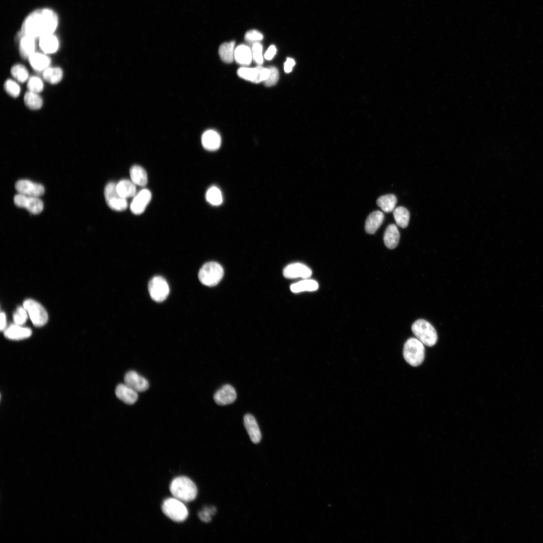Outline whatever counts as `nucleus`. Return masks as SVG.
Listing matches in <instances>:
<instances>
[{"mask_svg":"<svg viewBox=\"0 0 543 543\" xmlns=\"http://www.w3.org/2000/svg\"><path fill=\"white\" fill-rule=\"evenodd\" d=\"M414 335L424 345L432 346L437 341V332L434 327L427 321L420 319L415 321L411 326Z\"/></svg>","mask_w":543,"mask_h":543,"instance_id":"nucleus-4","label":"nucleus"},{"mask_svg":"<svg viewBox=\"0 0 543 543\" xmlns=\"http://www.w3.org/2000/svg\"><path fill=\"white\" fill-rule=\"evenodd\" d=\"M170 491L174 498L183 501L194 500L197 495V489L194 483L186 477H178L172 480Z\"/></svg>","mask_w":543,"mask_h":543,"instance_id":"nucleus-2","label":"nucleus"},{"mask_svg":"<svg viewBox=\"0 0 543 543\" xmlns=\"http://www.w3.org/2000/svg\"><path fill=\"white\" fill-rule=\"evenodd\" d=\"M252 59L259 65L262 64L263 61L262 56V46L259 42L254 43L251 48Z\"/></svg>","mask_w":543,"mask_h":543,"instance_id":"nucleus-40","label":"nucleus"},{"mask_svg":"<svg viewBox=\"0 0 543 543\" xmlns=\"http://www.w3.org/2000/svg\"><path fill=\"white\" fill-rule=\"evenodd\" d=\"M0 319H1L0 328H1V331H3V330H5L6 329V324H7V322H6V315H5V313L1 312Z\"/></svg>","mask_w":543,"mask_h":543,"instance_id":"nucleus-46","label":"nucleus"},{"mask_svg":"<svg viewBox=\"0 0 543 543\" xmlns=\"http://www.w3.org/2000/svg\"><path fill=\"white\" fill-rule=\"evenodd\" d=\"M131 180L136 185L143 187L146 185L148 179L145 169L141 166L135 165L130 170Z\"/></svg>","mask_w":543,"mask_h":543,"instance_id":"nucleus-25","label":"nucleus"},{"mask_svg":"<svg viewBox=\"0 0 543 543\" xmlns=\"http://www.w3.org/2000/svg\"><path fill=\"white\" fill-rule=\"evenodd\" d=\"M57 24L55 14L49 10L37 11L30 15L22 28L24 35L34 38L52 34Z\"/></svg>","mask_w":543,"mask_h":543,"instance_id":"nucleus-1","label":"nucleus"},{"mask_svg":"<svg viewBox=\"0 0 543 543\" xmlns=\"http://www.w3.org/2000/svg\"><path fill=\"white\" fill-rule=\"evenodd\" d=\"M28 58L32 67L38 71L44 70L50 63L48 57L39 53L34 52Z\"/></svg>","mask_w":543,"mask_h":543,"instance_id":"nucleus-26","label":"nucleus"},{"mask_svg":"<svg viewBox=\"0 0 543 543\" xmlns=\"http://www.w3.org/2000/svg\"><path fill=\"white\" fill-rule=\"evenodd\" d=\"M43 83L38 77H31L28 80L27 87L29 91L36 93L41 92L43 89Z\"/></svg>","mask_w":543,"mask_h":543,"instance_id":"nucleus-38","label":"nucleus"},{"mask_svg":"<svg viewBox=\"0 0 543 543\" xmlns=\"http://www.w3.org/2000/svg\"><path fill=\"white\" fill-rule=\"evenodd\" d=\"M244 38L248 42L255 43L263 39V35L256 30H251L246 33Z\"/></svg>","mask_w":543,"mask_h":543,"instance_id":"nucleus-43","label":"nucleus"},{"mask_svg":"<svg viewBox=\"0 0 543 543\" xmlns=\"http://www.w3.org/2000/svg\"><path fill=\"white\" fill-rule=\"evenodd\" d=\"M295 64V60L291 58H287L284 63V70L286 73L290 72Z\"/></svg>","mask_w":543,"mask_h":543,"instance_id":"nucleus-45","label":"nucleus"},{"mask_svg":"<svg viewBox=\"0 0 543 543\" xmlns=\"http://www.w3.org/2000/svg\"><path fill=\"white\" fill-rule=\"evenodd\" d=\"M283 275L287 278H307L311 276L312 270L303 263H294L284 268Z\"/></svg>","mask_w":543,"mask_h":543,"instance_id":"nucleus-16","label":"nucleus"},{"mask_svg":"<svg viewBox=\"0 0 543 543\" xmlns=\"http://www.w3.org/2000/svg\"><path fill=\"white\" fill-rule=\"evenodd\" d=\"M31 334L32 331L30 328L16 324L11 325L4 330L5 337L11 340L24 339L29 337Z\"/></svg>","mask_w":543,"mask_h":543,"instance_id":"nucleus-19","label":"nucleus"},{"mask_svg":"<svg viewBox=\"0 0 543 543\" xmlns=\"http://www.w3.org/2000/svg\"><path fill=\"white\" fill-rule=\"evenodd\" d=\"M269 70L268 78L263 82L265 86L269 87L275 85L278 81L279 74L277 68L274 66L268 67Z\"/></svg>","mask_w":543,"mask_h":543,"instance_id":"nucleus-41","label":"nucleus"},{"mask_svg":"<svg viewBox=\"0 0 543 543\" xmlns=\"http://www.w3.org/2000/svg\"><path fill=\"white\" fill-rule=\"evenodd\" d=\"M244 424L252 442L257 443L261 438V434L257 421L253 416L247 414L244 416Z\"/></svg>","mask_w":543,"mask_h":543,"instance_id":"nucleus-17","label":"nucleus"},{"mask_svg":"<svg viewBox=\"0 0 543 543\" xmlns=\"http://www.w3.org/2000/svg\"><path fill=\"white\" fill-rule=\"evenodd\" d=\"M163 512L171 520L176 522L184 521L188 516L186 506L175 498H168L164 501L162 505Z\"/></svg>","mask_w":543,"mask_h":543,"instance_id":"nucleus-6","label":"nucleus"},{"mask_svg":"<svg viewBox=\"0 0 543 543\" xmlns=\"http://www.w3.org/2000/svg\"><path fill=\"white\" fill-rule=\"evenodd\" d=\"M400 239V233L397 227L395 224H390L386 228L384 234V242L386 246L389 249H394L398 245Z\"/></svg>","mask_w":543,"mask_h":543,"instance_id":"nucleus-22","label":"nucleus"},{"mask_svg":"<svg viewBox=\"0 0 543 543\" xmlns=\"http://www.w3.org/2000/svg\"><path fill=\"white\" fill-rule=\"evenodd\" d=\"M23 306L26 309L33 324L36 326H42L48 321V314L44 307L32 299L26 300Z\"/></svg>","mask_w":543,"mask_h":543,"instance_id":"nucleus-7","label":"nucleus"},{"mask_svg":"<svg viewBox=\"0 0 543 543\" xmlns=\"http://www.w3.org/2000/svg\"><path fill=\"white\" fill-rule=\"evenodd\" d=\"M235 42L231 41L222 44L219 48V55L224 62L231 63L234 59Z\"/></svg>","mask_w":543,"mask_h":543,"instance_id":"nucleus-29","label":"nucleus"},{"mask_svg":"<svg viewBox=\"0 0 543 543\" xmlns=\"http://www.w3.org/2000/svg\"><path fill=\"white\" fill-rule=\"evenodd\" d=\"M207 201L211 205L218 206L223 202V196L221 191L217 187L214 186L208 189L206 194Z\"/></svg>","mask_w":543,"mask_h":543,"instance_id":"nucleus-35","label":"nucleus"},{"mask_svg":"<svg viewBox=\"0 0 543 543\" xmlns=\"http://www.w3.org/2000/svg\"><path fill=\"white\" fill-rule=\"evenodd\" d=\"M104 195L106 203L111 209L122 211L127 209V199L119 194L116 189V184L114 183L111 182L106 185Z\"/></svg>","mask_w":543,"mask_h":543,"instance_id":"nucleus-8","label":"nucleus"},{"mask_svg":"<svg viewBox=\"0 0 543 543\" xmlns=\"http://www.w3.org/2000/svg\"><path fill=\"white\" fill-rule=\"evenodd\" d=\"M24 102L29 108L32 110L39 109L43 105V100L38 93L30 91L25 94Z\"/></svg>","mask_w":543,"mask_h":543,"instance_id":"nucleus-34","label":"nucleus"},{"mask_svg":"<svg viewBox=\"0 0 543 543\" xmlns=\"http://www.w3.org/2000/svg\"><path fill=\"white\" fill-rule=\"evenodd\" d=\"M202 143L207 150L214 151L218 149L221 143V139L220 135L216 131L213 130H209L205 131L202 136Z\"/></svg>","mask_w":543,"mask_h":543,"instance_id":"nucleus-20","label":"nucleus"},{"mask_svg":"<svg viewBox=\"0 0 543 543\" xmlns=\"http://www.w3.org/2000/svg\"><path fill=\"white\" fill-rule=\"evenodd\" d=\"M224 275L222 266L214 261L204 264L199 272L198 277L200 282L207 286H214L218 284Z\"/></svg>","mask_w":543,"mask_h":543,"instance_id":"nucleus-5","label":"nucleus"},{"mask_svg":"<svg viewBox=\"0 0 543 543\" xmlns=\"http://www.w3.org/2000/svg\"><path fill=\"white\" fill-rule=\"evenodd\" d=\"M116 396L124 403L131 405L138 398V392L124 384H119L115 389Z\"/></svg>","mask_w":543,"mask_h":543,"instance_id":"nucleus-18","label":"nucleus"},{"mask_svg":"<svg viewBox=\"0 0 543 543\" xmlns=\"http://www.w3.org/2000/svg\"><path fill=\"white\" fill-rule=\"evenodd\" d=\"M124 383L137 392L146 391L149 388L148 381L134 371L128 372L124 376Z\"/></svg>","mask_w":543,"mask_h":543,"instance_id":"nucleus-14","label":"nucleus"},{"mask_svg":"<svg viewBox=\"0 0 543 543\" xmlns=\"http://www.w3.org/2000/svg\"><path fill=\"white\" fill-rule=\"evenodd\" d=\"M28 313L23 306L19 307L13 315L15 324L22 325L27 321Z\"/></svg>","mask_w":543,"mask_h":543,"instance_id":"nucleus-39","label":"nucleus"},{"mask_svg":"<svg viewBox=\"0 0 543 543\" xmlns=\"http://www.w3.org/2000/svg\"><path fill=\"white\" fill-rule=\"evenodd\" d=\"M269 70L260 65L255 67H242L237 70L238 76L254 83L264 82L268 77Z\"/></svg>","mask_w":543,"mask_h":543,"instance_id":"nucleus-10","label":"nucleus"},{"mask_svg":"<svg viewBox=\"0 0 543 543\" xmlns=\"http://www.w3.org/2000/svg\"><path fill=\"white\" fill-rule=\"evenodd\" d=\"M39 45L41 49L45 53L55 52L58 47L57 38L52 34H47L40 37Z\"/></svg>","mask_w":543,"mask_h":543,"instance_id":"nucleus-27","label":"nucleus"},{"mask_svg":"<svg viewBox=\"0 0 543 543\" xmlns=\"http://www.w3.org/2000/svg\"><path fill=\"white\" fill-rule=\"evenodd\" d=\"M216 512V509L214 507H205L199 513L198 516L202 521L208 522L211 520V516L214 515Z\"/></svg>","mask_w":543,"mask_h":543,"instance_id":"nucleus-42","label":"nucleus"},{"mask_svg":"<svg viewBox=\"0 0 543 543\" xmlns=\"http://www.w3.org/2000/svg\"><path fill=\"white\" fill-rule=\"evenodd\" d=\"M6 92L13 97H18L20 93V87L19 84L12 79L7 80L4 84Z\"/></svg>","mask_w":543,"mask_h":543,"instance_id":"nucleus-37","label":"nucleus"},{"mask_svg":"<svg viewBox=\"0 0 543 543\" xmlns=\"http://www.w3.org/2000/svg\"><path fill=\"white\" fill-rule=\"evenodd\" d=\"M318 289V283L313 280H304L292 284L290 287L293 293L304 291H314Z\"/></svg>","mask_w":543,"mask_h":543,"instance_id":"nucleus-30","label":"nucleus"},{"mask_svg":"<svg viewBox=\"0 0 543 543\" xmlns=\"http://www.w3.org/2000/svg\"><path fill=\"white\" fill-rule=\"evenodd\" d=\"M34 38L28 35H24L20 42V52L24 58H29L35 50Z\"/></svg>","mask_w":543,"mask_h":543,"instance_id":"nucleus-28","label":"nucleus"},{"mask_svg":"<svg viewBox=\"0 0 543 543\" xmlns=\"http://www.w3.org/2000/svg\"><path fill=\"white\" fill-rule=\"evenodd\" d=\"M14 201L17 206L24 208L33 214L40 213L43 209V203L39 197L18 194L14 197Z\"/></svg>","mask_w":543,"mask_h":543,"instance_id":"nucleus-11","label":"nucleus"},{"mask_svg":"<svg viewBox=\"0 0 543 543\" xmlns=\"http://www.w3.org/2000/svg\"><path fill=\"white\" fill-rule=\"evenodd\" d=\"M116 189L119 194L127 199L133 197L136 194V185L128 179H123L116 184Z\"/></svg>","mask_w":543,"mask_h":543,"instance_id":"nucleus-24","label":"nucleus"},{"mask_svg":"<svg viewBox=\"0 0 543 543\" xmlns=\"http://www.w3.org/2000/svg\"><path fill=\"white\" fill-rule=\"evenodd\" d=\"M393 215L397 225L403 228L407 227L410 214L406 208L401 206L397 207L393 211Z\"/></svg>","mask_w":543,"mask_h":543,"instance_id":"nucleus-32","label":"nucleus"},{"mask_svg":"<svg viewBox=\"0 0 543 543\" xmlns=\"http://www.w3.org/2000/svg\"><path fill=\"white\" fill-rule=\"evenodd\" d=\"M234 59L241 65H249L252 59L251 49L245 45L238 46L235 49Z\"/></svg>","mask_w":543,"mask_h":543,"instance_id":"nucleus-23","label":"nucleus"},{"mask_svg":"<svg viewBox=\"0 0 543 543\" xmlns=\"http://www.w3.org/2000/svg\"><path fill=\"white\" fill-rule=\"evenodd\" d=\"M11 72L12 76L20 82H24L28 78V71L22 64L14 65L11 68Z\"/></svg>","mask_w":543,"mask_h":543,"instance_id":"nucleus-36","label":"nucleus"},{"mask_svg":"<svg viewBox=\"0 0 543 543\" xmlns=\"http://www.w3.org/2000/svg\"><path fill=\"white\" fill-rule=\"evenodd\" d=\"M396 203L397 198L393 194L381 196L377 200V205L386 213L394 211Z\"/></svg>","mask_w":543,"mask_h":543,"instance_id":"nucleus-31","label":"nucleus"},{"mask_svg":"<svg viewBox=\"0 0 543 543\" xmlns=\"http://www.w3.org/2000/svg\"><path fill=\"white\" fill-rule=\"evenodd\" d=\"M63 72L59 67H48L43 73V78L51 84H56L62 78Z\"/></svg>","mask_w":543,"mask_h":543,"instance_id":"nucleus-33","label":"nucleus"},{"mask_svg":"<svg viewBox=\"0 0 543 543\" xmlns=\"http://www.w3.org/2000/svg\"><path fill=\"white\" fill-rule=\"evenodd\" d=\"M406 361L413 367L421 365L424 359V344L417 338L411 337L405 342L403 351Z\"/></svg>","mask_w":543,"mask_h":543,"instance_id":"nucleus-3","label":"nucleus"},{"mask_svg":"<svg viewBox=\"0 0 543 543\" xmlns=\"http://www.w3.org/2000/svg\"><path fill=\"white\" fill-rule=\"evenodd\" d=\"M133 197L130 204V210L134 214H141L149 203L151 199V193L149 190L144 189L136 193Z\"/></svg>","mask_w":543,"mask_h":543,"instance_id":"nucleus-13","label":"nucleus"},{"mask_svg":"<svg viewBox=\"0 0 543 543\" xmlns=\"http://www.w3.org/2000/svg\"><path fill=\"white\" fill-rule=\"evenodd\" d=\"M15 188L18 194L31 197H39L45 192L44 188L42 185L28 179L18 180Z\"/></svg>","mask_w":543,"mask_h":543,"instance_id":"nucleus-12","label":"nucleus"},{"mask_svg":"<svg viewBox=\"0 0 543 543\" xmlns=\"http://www.w3.org/2000/svg\"><path fill=\"white\" fill-rule=\"evenodd\" d=\"M237 397L235 389L230 385L226 384L218 389L214 395V400L219 405H226L234 402Z\"/></svg>","mask_w":543,"mask_h":543,"instance_id":"nucleus-15","label":"nucleus"},{"mask_svg":"<svg viewBox=\"0 0 543 543\" xmlns=\"http://www.w3.org/2000/svg\"><path fill=\"white\" fill-rule=\"evenodd\" d=\"M384 218V216L382 212L375 211L372 212L366 220V232L369 234H374L382 224Z\"/></svg>","mask_w":543,"mask_h":543,"instance_id":"nucleus-21","label":"nucleus"},{"mask_svg":"<svg viewBox=\"0 0 543 543\" xmlns=\"http://www.w3.org/2000/svg\"><path fill=\"white\" fill-rule=\"evenodd\" d=\"M148 291L153 300L160 302L164 301L168 296L169 288L163 277L155 276L149 282Z\"/></svg>","mask_w":543,"mask_h":543,"instance_id":"nucleus-9","label":"nucleus"},{"mask_svg":"<svg viewBox=\"0 0 543 543\" xmlns=\"http://www.w3.org/2000/svg\"><path fill=\"white\" fill-rule=\"evenodd\" d=\"M277 49L274 45L270 46L264 54V58L268 60H271L275 55Z\"/></svg>","mask_w":543,"mask_h":543,"instance_id":"nucleus-44","label":"nucleus"}]
</instances>
